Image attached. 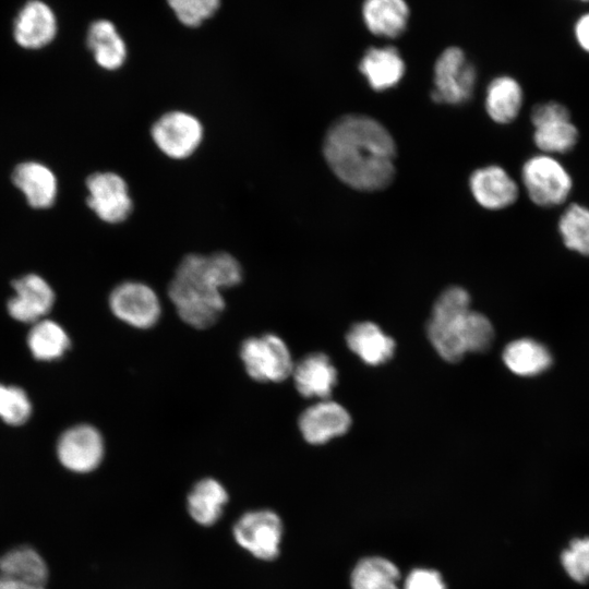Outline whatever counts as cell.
I'll return each mask as SVG.
<instances>
[{"label":"cell","instance_id":"6da1fadb","mask_svg":"<svg viewBox=\"0 0 589 589\" xmlns=\"http://www.w3.org/2000/svg\"><path fill=\"white\" fill-rule=\"evenodd\" d=\"M323 151L333 172L353 189L381 190L394 178L395 142L370 117L347 115L336 120L325 135Z\"/></svg>","mask_w":589,"mask_h":589},{"label":"cell","instance_id":"7a4b0ae2","mask_svg":"<svg viewBox=\"0 0 589 589\" xmlns=\"http://www.w3.org/2000/svg\"><path fill=\"white\" fill-rule=\"evenodd\" d=\"M242 267L227 252L189 254L178 264L168 296L179 317L191 327L213 326L226 308L221 291L239 285Z\"/></svg>","mask_w":589,"mask_h":589},{"label":"cell","instance_id":"3957f363","mask_svg":"<svg viewBox=\"0 0 589 589\" xmlns=\"http://www.w3.org/2000/svg\"><path fill=\"white\" fill-rule=\"evenodd\" d=\"M470 297L461 287H449L436 299L428 322V337L446 361L457 362L466 353L462 332L470 311Z\"/></svg>","mask_w":589,"mask_h":589},{"label":"cell","instance_id":"277c9868","mask_svg":"<svg viewBox=\"0 0 589 589\" xmlns=\"http://www.w3.org/2000/svg\"><path fill=\"white\" fill-rule=\"evenodd\" d=\"M248 375L260 383H280L291 376L294 362L285 340L266 333L244 339L239 350Z\"/></svg>","mask_w":589,"mask_h":589},{"label":"cell","instance_id":"5b68a950","mask_svg":"<svg viewBox=\"0 0 589 589\" xmlns=\"http://www.w3.org/2000/svg\"><path fill=\"white\" fill-rule=\"evenodd\" d=\"M522 182L530 200L545 207L564 203L573 185L563 165L546 154L533 156L525 163Z\"/></svg>","mask_w":589,"mask_h":589},{"label":"cell","instance_id":"8992f818","mask_svg":"<svg viewBox=\"0 0 589 589\" xmlns=\"http://www.w3.org/2000/svg\"><path fill=\"white\" fill-rule=\"evenodd\" d=\"M476 80V68L465 52L458 47H448L434 65L432 99L436 103L462 104L471 97Z\"/></svg>","mask_w":589,"mask_h":589},{"label":"cell","instance_id":"52a82bcc","mask_svg":"<svg viewBox=\"0 0 589 589\" xmlns=\"http://www.w3.org/2000/svg\"><path fill=\"white\" fill-rule=\"evenodd\" d=\"M109 308L117 318L137 329L152 328L161 315L160 300L155 290L135 280L123 281L113 288Z\"/></svg>","mask_w":589,"mask_h":589},{"label":"cell","instance_id":"ba28073f","mask_svg":"<svg viewBox=\"0 0 589 589\" xmlns=\"http://www.w3.org/2000/svg\"><path fill=\"white\" fill-rule=\"evenodd\" d=\"M533 141L546 155L564 154L574 148L578 130L570 120L567 107L557 101L538 104L531 111Z\"/></svg>","mask_w":589,"mask_h":589},{"label":"cell","instance_id":"9c48e42d","mask_svg":"<svg viewBox=\"0 0 589 589\" xmlns=\"http://www.w3.org/2000/svg\"><path fill=\"white\" fill-rule=\"evenodd\" d=\"M237 543L260 560L278 556L283 537L280 517L269 509L243 514L233 527Z\"/></svg>","mask_w":589,"mask_h":589},{"label":"cell","instance_id":"30bf717a","mask_svg":"<svg viewBox=\"0 0 589 589\" xmlns=\"http://www.w3.org/2000/svg\"><path fill=\"white\" fill-rule=\"evenodd\" d=\"M151 134L156 146L168 157L183 159L202 142L203 127L191 113L169 111L153 124Z\"/></svg>","mask_w":589,"mask_h":589},{"label":"cell","instance_id":"8fae6325","mask_svg":"<svg viewBox=\"0 0 589 589\" xmlns=\"http://www.w3.org/2000/svg\"><path fill=\"white\" fill-rule=\"evenodd\" d=\"M88 207L108 224L124 221L133 203L124 179L111 171L95 172L86 179Z\"/></svg>","mask_w":589,"mask_h":589},{"label":"cell","instance_id":"7c38bea8","mask_svg":"<svg viewBox=\"0 0 589 589\" xmlns=\"http://www.w3.org/2000/svg\"><path fill=\"white\" fill-rule=\"evenodd\" d=\"M105 454L100 432L89 424H77L64 431L57 444L60 462L69 470L86 473L95 470Z\"/></svg>","mask_w":589,"mask_h":589},{"label":"cell","instance_id":"4fadbf2b","mask_svg":"<svg viewBox=\"0 0 589 589\" xmlns=\"http://www.w3.org/2000/svg\"><path fill=\"white\" fill-rule=\"evenodd\" d=\"M350 424L348 411L328 398L304 409L298 419L302 437L312 445H322L345 434Z\"/></svg>","mask_w":589,"mask_h":589},{"label":"cell","instance_id":"5bb4252c","mask_svg":"<svg viewBox=\"0 0 589 589\" xmlns=\"http://www.w3.org/2000/svg\"><path fill=\"white\" fill-rule=\"evenodd\" d=\"M15 294L8 301V312L16 321L36 323L52 308L55 292L37 274H27L12 281Z\"/></svg>","mask_w":589,"mask_h":589},{"label":"cell","instance_id":"9a60e30c","mask_svg":"<svg viewBox=\"0 0 589 589\" xmlns=\"http://www.w3.org/2000/svg\"><path fill=\"white\" fill-rule=\"evenodd\" d=\"M57 33L53 11L45 2L31 0L17 13L13 37L25 49H39L51 43Z\"/></svg>","mask_w":589,"mask_h":589},{"label":"cell","instance_id":"2e32d148","mask_svg":"<svg viewBox=\"0 0 589 589\" xmlns=\"http://www.w3.org/2000/svg\"><path fill=\"white\" fill-rule=\"evenodd\" d=\"M12 181L31 207L46 209L55 204L58 194L57 177L43 163H20L12 172Z\"/></svg>","mask_w":589,"mask_h":589},{"label":"cell","instance_id":"e0dca14e","mask_svg":"<svg viewBox=\"0 0 589 589\" xmlns=\"http://www.w3.org/2000/svg\"><path fill=\"white\" fill-rule=\"evenodd\" d=\"M291 377L303 397L327 399L337 383V370L325 353L315 352L294 363Z\"/></svg>","mask_w":589,"mask_h":589},{"label":"cell","instance_id":"ac0fdd59","mask_svg":"<svg viewBox=\"0 0 589 589\" xmlns=\"http://www.w3.org/2000/svg\"><path fill=\"white\" fill-rule=\"evenodd\" d=\"M470 189L477 202L488 209H501L518 197V187L498 166L477 169L470 177Z\"/></svg>","mask_w":589,"mask_h":589},{"label":"cell","instance_id":"d6986e66","mask_svg":"<svg viewBox=\"0 0 589 589\" xmlns=\"http://www.w3.org/2000/svg\"><path fill=\"white\" fill-rule=\"evenodd\" d=\"M359 70L374 91L382 92L400 82L405 62L393 46L371 47L360 60Z\"/></svg>","mask_w":589,"mask_h":589},{"label":"cell","instance_id":"ffe728a7","mask_svg":"<svg viewBox=\"0 0 589 589\" xmlns=\"http://www.w3.org/2000/svg\"><path fill=\"white\" fill-rule=\"evenodd\" d=\"M362 20L375 36L396 38L407 27L410 10L405 0H364Z\"/></svg>","mask_w":589,"mask_h":589},{"label":"cell","instance_id":"44dd1931","mask_svg":"<svg viewBox=\"0 0 589 589\" xmlns=\"http://www.w3.org/2000/svg\"><path fill=\"white\" fill-rule=\"evenodd\" d=\"M346 341L363 362L377 365L389 360L395 350V341L380 326L372 322L356 323L346 335Z\"/></svg>","mask_w":589,"mask_h":589},{"label":"cell","instance_id":"7402d4cb","mask_svg":"<svg viewBox=\"0 0 589 589\" xmlns=\"http://www.w3.org/2000/svg\"><path fill=\"white\" fill-rule=\"evenodd\" d=\"M86 39L95 61L103 69L113 71L124 63L127 47L110 21L97 20L93 22Z\"/></svg>","mask_w":589,"mask_h":589},{"label":"cell","instance_id":"603a6c76","mask_svg":"<svg viewBox=\"0 0 589 589\" xmlns=\"http://www.w3.org/2000/svg\"><path fill=\"white\" fill-rule=\"evenodd\" d=\"M227 502L228 492L225 486L214 478H204L189 492L187 507L197 524L211 526L219 519Z\"/></svg>","mask_w":589,"mask_h":589},{"label":"cell","instance_id":"cb8c5ba5","mask_svg":"<svg viewBox=\"0 0 589 589\" xmlns=\"http://www.w3.org/2000/svg\"><path fill=\"white\" fill-rule=\"evenodd\" d=\"M503 361L519 376H534L550 368L552 356L541 342L531 338H520L505 347Z\"/></svg>","mask_w":589,"mask_h":589},{"label":"cell","instance_id":"d4e9b609","mask_svg":"<svg viewBox=\"0 0 589 589\" xmlns=\"http://www.w3.org/2000/svg\"><path fill=\"white\" fill-rule=\"evenodd\" d=\"M522 89L510 76H498L488 86L485 108L497 123H509L515 120L522 106Z\"/></svg>","mask_w":589,"mask_h":589},{"label":"cell","instance_id":"484cf974","mask_svg":"<svg viewBox=\"0 0 589 589\" xmlns=\"http://www.w3.org/2000/svg\"><path fill=\"white\" fill-rule=\"evenodd\" d=\"M0 574L45 586L48 578V567L36 550L31 546H20L0 556Z\"/></svg>","mask_w":589,"mask_h":589},{"label":"cell","instance_id":"4316f807","mask_svg":"<svg viewBox=\"0 0 589 589\" xmlns=\"http://www.w3.org/2000/svg\"><path fill=\"white\" fill-rule=\"evenodd\" d=\"M28 348L35 359L51 361L61 358L71 341L65 330L51 320L34 323L27 336Z\"/></svg>","mask_w":589,"mask_h":589},{"label":"cell","instance_id":"83f0119b","mask_svg":"<svg viewBox=\"0 0 589 589\" xmlns=\"http://www.w3.org/2000/svg\"><path fill=\"white\" fill-rule=\"evenodd\" d=\"M399 572L383 557L360 561L351 575L352 589H398Z\"/></svg>","mask_w":589,"mask_h":589},{"label":"cell","instance_id":"f1b7e54d","mask_svg":"<svg viewBox=\"0 0 589 589\" xmlns=\"http://www.w3.org/2000/svg\"><path fill=\"white\" fill-rule=\"evenodd\" d=\"M558 230L567 249L589 256V208L570 204L560 218Z\"/></svg>","mask_w":589,"mask_h":589},{"label":"cell","instance_id":"f546056e","mask_svg":"<svg viewBox=\"0 0 589 589\" xmlns=\"http://www.w3.org/2000/svg\"><path fill=\"white\" fill-rule=\"evenodd\" d=\"M494 338V330L490 320L476 311L470 310L466 316L462 344L467 352H483L490 348Z\"/></svg>","mask_w":589,"mask_h":589},{"label":"cell","instance_id":"4dcf8cb0","mask_svg":"<svg viewBox=\"0 0 589 589\" xmlns=\"http://www.w3.org/2000/svg\"><path fill=\"white\" fill-rule=\"evenodd\" d=\"M32 413V404L27 394L17 386L0 384V418L8 424L20 425Z\"/></svg>","mask_w":589,"mask_h":589},{"label":"cell","instance_id":"1f68e13d","mask_svg":"<svg viewBox=\"0 0 589 589\" xmlns=\"http://www.w3.org/2000/svg\"><path fill=\"white\" fill-rule=\"evenodd\" d=\"M566 574L578 584L589 581V537L574 538L561 553Z\"/></svg>","mask_w":589,"mask_h":589},{"label":"cell","instance_id":"d6a6232c","mask_svg":"<svg viewBox=\"0 0 589 589\" xmlns=\"http://www.w3.org/2000/svg\"><path fill=\"white\" fill-rule=\"evenodd\" d=\"M178 20L185 26L196 27L219 8V0H167Z\"/></svg>","mask_w":589,"mask_h":589},{"label":"cell","instance_id":"836d02e7","mask_svg":"<svg viewBox=\"0 0 589 589\" xmlns=\"http://www.w3.org/2000/svg\"><path fill=\"white\" fill-rule=\"evenodd\" d=\"M405 589H445V585L437 572L414 569L407 577Z\"/></svg>","mask_w":589,"mask_h":589},{"label":"cell","instance_id":"e575fe53","mask_svg":"<svg viewBox=\"0 0 589 589\" xmlns=\"http://www.w3.org/2000/svg\"><path fill=\"white\" fill-rule=\"evenodd\" d=\"M575 35L579 46L589 52V13L584 14L575 25Z\"/></svg>","mask_w":589,"mask_h":589},{"label":"cell","instance_id":"d590c367","mask_svg":"<svg viewBox=\"0 0 589 589\" xmlns=\"http://www.w3.org/2000/svg\"><path fill=\"white\" fill-rule=\"evenodd\" d=\"M0 589H45V586L26 582L0 574Z\"/></svg>","mask_w":589,"mask_h":589},{"label":"cell","instance_id":"8d00e7d4","mask_svg":"<svg viewBox=\"0 0 589 589\" xmlns=\"http://www.w3.org/2000/svg\"><path fill=\"white\" fill-rule=\"evenodd\" d=\"M581 1H589V0H581Z\"/></svg>","mask_w":589,"mask_h":589}]
</instances>
